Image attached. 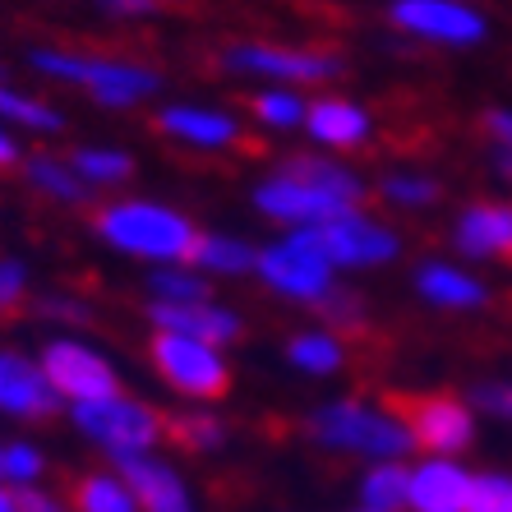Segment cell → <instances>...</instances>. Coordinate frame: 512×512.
Listing matches in <instances>:
<instances>
[{
    "label": "cell",
    "instance_id": "cell-1",
    "mask_svg": "<svg viewBox=\"0 0 512 512\" xmlns=\"http://www.w3.org/2000/svg\"><path fill=\"white\" fill-rule=\"evenodd\" d=\"M360 203H370V176L351 167V157H333L319 148L277 157L250 185L254 217L273 231L323 227Z\"/></svg>",
    "mask_w": 512,
    "mask_h": 512
},
{
    "label": "cell",
    "instance_id": "cell-2",
    "mask_svg": "<svg viewBox=\"0 0 512 512\" xmlns=\"http://www.w3.org/2000/svg\"><path fill=\"white\" fill-rule=\"evenodd\" d=\"M24 65L42 84L70 88V93L88 97L97 111H111V116H130L139 107H157L162 102V70L153 60H139V56L84 51V47H65V42H37V47L24 51Z\"/></svg>",
    "mask_w": 512,
    "mask_h": 512
},
{
    "label": "cell",
    "instance_id": "cell-3",
    "mask_svg": "<svg viewBox=\"0 0 512 512\" xmlns=\"http://www.w3.org/2000/svg\"><path fill=\"white\" fill-rule=\"evenodd\" d=\"M300 434L314 453L342 457V462H411L416 439L406 425L402 406L370 393H333L300 416Z\"/></svg>",
    "mask_w": 512,
    "mask_h": 512
},
{
    "label": "cell",
    "instance_id": "cell-4",
    "mask_svg": "<svg viewBox=\"0 0 512 512\" xmlns=\"http://www.w3.org/2000/svg\"><path fill=\"white\" fill-rule=\"evenodd\" d=\"M93 240L107 254L139 268H162V263H185L199 240V222L185 213L180 203L162 199V194H134L120 190L93 203Z\"/></svg>",
    "mask_w": 512,
    "mask_h": 512
},
{
    "label": "cell",
    "instance_id": "cell-5",
    "mask_svg": "<svg viewBox=\"0 0 512 512\" xmlns=\"http://www.w3.org/2000/svg\"><path fill=\"white\" fill-rule=\"evenodd\" d=\"M60 420L70 425V434L84 443L88 453H97L111 466H125L134 457L167 448V411L157 402H148L143 393H130V388L65 406Z\"/></svg>",
    "mask_w": 512,
    "mask_h": 512
},
{
    "label": "cell",
    "instance_id": "cell-6",
    "mask_svg": "<svg viewBox=\"0 0 512 512\" xmlns=\"http://www.w3.org/2000/svg\"><path fill=\"white\" fill-rule=\"evenodd\" d=\"M217 74H227L236 84H286V88H337L346 74V56L337 47H319V42H273V37H236L222 42L213 56Z\"/></svg>",
    "mask_w": 512,
    "mask_h": 512
},
{
    "label": "cell",
    "instance_id": "cell-7",
    "mask_svg": "<svg viewBox=\"0 0 512 512\" xmlns=\"http://www.w3.org/2000/svg\"><path fill=\"white\" fill-rule=\"evenodd\" d=\"M250 282H259V291L268 300H277V305L314 314L323 300L333 296V286L342 282V273L323 254L319 231L291 227V231H273L268 240H259V259H254Z\"/></svg>",
    "mask_w": 512,
    "mask_h": 512
},
{
    "label": "cell",
    "instance_id": "cell-8",
    "mask_svg": "<svg viewBox=\"0 0 512 512\" xmlns=\"http://www.w3.org/2000/svg\"><path fill=\"white\" fill-rule=\"evenodd\" d=\"M143 360L180 406H217L227 402L236 388V370H231V351L199 337L180 333H148L143 342Z\"/></svg>",
    "mask_w": 512,
    "mask_h": 512
},
{
    "label": "cell",
    "instance_id": "cell-9",
    "mask_svg": "<svg viewBox=\"0 0 512 512\" xmlns=\"http://www.w3.org/2000/svg\"><path fill=\"white\" fill-rule=\"evenodd\" d=\"M153 130L176 153L194 157H236L250 143V120L240 107L227 102H203V97H171L153 107Z\"/></svg>",
    "mask_w": 512,
    "mask_h": 512
},
{
    "label": "cell",
    "instance_id": "cell-10",
    "mask_svg": "<svg viewBox=\"0 0 512 512\" xmlns=\"http://www.w3.org/2000/svg\"><path fill=\"white\" fill-rule=\"evenodd\" d=\"M383 19L411 47L429 51H476L494 33L476 0H383Z\"/></svg>",
    "mask_w": 512,
    "mask_h": 512
},
{
    "label": "cell",
    "instance_id": "cell-11",
    "mask_svg": "<svg viewBox=\"0 0 512 512\" xmlns=\"http://www.w3.org/2000/svg\"><path fill=\"white\" fill-rule=\"evenodd\" d=\"M319 245L333 259V268L342 277H365V273H388L406 259V236L388 213H374L370 203H360L351 213L323 222Z\"/></svg>",
    "mask_w": 512,
    "mask_h": 512
},
{
    "label": "cell",
    "instance_id": "cell-12",
    "mask_svg": "<svg viewBox=\"0 0 512 512\" xmlns=\"http://www.w3.org/2000/svg\"><path fill=\"white\" fill-rule=\"evenodd\" d=\"M37 365L47 374V383L56 388V397L65 406L74 402H93L125 388L120 360L107 346H97L88 333H47L37 346Z\"/></svg>",
    "mask_w": 512,
    "mask_h": 512
},
{
    "label": "cell",
    "instance_id": "cell-13",
    "mask_svg": "<svg viewBox=\"0 0 512 512\" xmlns=\"http://www.w3.org/2000/svg\"><path fill=\"white\" fill-rule=\"evenodd\" d=\"M402 416L411 425L416 453H434V457H466L480 439V416L476 406L466 402V393H411L402 402Z\"/></svg>",
    "mask_w": 512,
    "mask_h": 512
},
{
    "label": "cell",
    "instance_id": "cell-14",
    "mask_svg": "<svg viewBox=\"0 0 512 512\" xmlns=\"http://www.w3.org/2000/svg\"><path fill=\"white\" fill-rule=\"evenodd\" d=\"M305 143L319 153L333 157H356L360 148H370L379 134V116L370 111V102L342 93V88H319L310 93V111H305Z\"/></svg>",
    "mask_w": 512,
    "mask_h": 512
},
{
    "label": "cell",
    "instance_id": "cell-15",
    "mask_svg": "<svg viewBox=\"0 0 512 512\" xmlns=\"http://www.w3.org/2000/svg\"><path fill=\"white\" fill-rule=\"evenodd\" d=\"M65 416V402L47 383L37 351L0 342V420L10 425H51Z\"/></svg>",
    "mask_w": 512,
    "mask_h": 512
},
{
    "label": "cell",
    "instance_id": "cell-16",
    "mask_svg": "<svg viewBox=\"0 0 512 512\" xmlns=\"http://www.w3.org/2000/svg\"><path fill=\"white\" fill-rule=\"evenodd\" d=\"M411 296L434 314H480L494 305V286L453 254H425L411 268Z\"/></svg>",
    "mask_w": 512,
    "mask_h": 512
},
{
    "label": "cell",
    "instance_id": "cell-17",
    "mask_svg": "<svg viewBox=\"0 0 512 512\" xmlns=\"http://www.w3.org/2000/svg\"><path fill=\"white\" fill-rule=\"evenodd\" d=\"M448 250H453V259L471 263V268L512 263V194L462 203L448 217Z\"/></svg>",
    "mask_w": 512,
    "mask_h": 512
},
{
    "label": "cell",
    "instance_id": "cell-18",
    "mask_svg": "<svg viewBox=\"0 0 512 512\" xmlns=\"http://www.w3.org/2000/svg\"><path fill=\"white\" fill-rule=\"evenodd\" d=\"M143 323L148 333H180V337H199L213 346H240L250 333V319L240 305L231 300H190V305H143Z\"/></svg>",
    "mask_w": 512,
    "mask_h": 512
},
{
    "label": "cell",
    "instance_id": "cell-19",
    "mask_svg": "<svg viewBox=\"0 0 512 512\" xmlns=\"http://www.w3.org/2000/svg\"><path fill=\"white\" fill-rule=\"evenodd\" d=\"M471 471L466 457L416 453L406 462V512H466Z\"/></svg>",
    "mask_w": 512,
    "mask_h": 512
},
{
    "label": "cell",
    "instance_id": "cell-20",
    "mask_svg": "<svg viewBox=\"0 0 512 512\" xmlns=\"http://www.w3.org/2000/svg\"><path fill=\"white\" fill-rule=\"evenodd\" d=\"M120 471H125L134 499H139V512H203L194 480L185 476V466L171 462L167 453L134 457V462H125Z\"/></svg>",
    "mask_w": 512,
    "mask_h": 512
},
{
    "label": "cell",
    "instance_id": "cell-21",
    "mask_svg": "<svg viewBox=\"0 0 512 512\" xmlns=\"http://www.w3.org/2000/svg\"><path fill=\"white\" fill-rule=\"evenodd\" d=\"M282 360L286 370L300 374V379L310 383H333L342 379L346 370H351V337L333 333L328 323H300V328H291L282 342Z\"/></svg>",
    "mask_w": 512,
    "mask_h": 512
},
{
    "label": "cell",
    "instance_id": "cell-22",
    "mask_svg": "<svg viewBox=\"0 0 512 512\" xmlns=\"http://www.w3.org/2000/svg\"><path fill=\"white\" fill-rule=\"evenodd\" d=\"M19 180H24V190L33 199L51 203V208H65V213H84V208L97 203V194L70 167V157L51 153V148H28L24 162H19Z\"/></svg>",
    "mask_w": 512,
    "mask_h": 512
},
{
    "label": "cell",
    "instance_id": "cell-23",
    "mask_svg": "<svg viewBox=\"0 0 512 512\" xmlns=\"http://www.w3.org/2000/svg\"><path fill=\"white\" fill-rule=\"evenodd\" d=\"M65 157H70V167L79 171V180H84L97 199L130 190L134 176H139V157H134L130 143H120V139H84V143H74Z\"/></svg>",
    "mask_w": 512,
    "mask_h": 512
},
{
    "label": "cell",
    "instance_id": "cell-24",
    "mask_svg": "<svg viewBox=\"0 0 512 512\" xmlns=\"http://www.w3.org/2000/svg\"><path fill=\"white\" fill-rule=\"evenodd\" d=\"M0 125L14 130L19 139H60L70 130V116L60 102H51L47 93H33V88L14 84V79H0Z\"/></svg>",
    "mask_w": 512,
    "mask_h": 512
},
{
    "label": "cell",
    "instance_id": "cell-25",
    "mask_svg": "<svg viewBox=\"0 0 512 512\" xmlns=\"http://www.w3.org/2000/svg\"><path fill=\"white\" fill-rule=\"evenodd\" d=\"M254 259H259V240L240 236V231H213V227L199 231L194 254H190V263L213 286H222V282H250V277H254Z\"/></svg>",
    "mask_w": 512,
    "mask_h": 512
},
{
    "label": "cell",
    "instance_id": "cell-26",
    "mask_svg": "<svg viewBox=\"0 0 512 512\" xmlns=\"http://www.w3.org/2000/svg\"><path fill=\"white\" fill-rule=\"evenodd\" d=\"M370 194L393 217H425L443 203V180L425 167H388L370 180Z\"/></svg>",
    "mask_w": 512,
    "mask_h": 512
},
{
    "label": "cell",
    "instance_id": "cell-27",
    "mask_svg": "<svg viewBox=\"0 0 512 512\" xmlns=\"http://www.w3.org/2000/svg\"><path fill=\"white\" fill-rule=\"evenodd\" d=\"M245 120L250 130L263 134H300L305 130V111H310V93L286 84H254L245 93Z\"/></svg>",
    "mask_w": 512,
    "mask_h": 512
},
{
    "label": "cell",
    "instance_id": "cell-28",
    "mask_svg": "<svg viewBox=\"0 0 512 512\" xmlns=\"http://www.w3.org/2000/svg\"><path fill=\"white\" fill-rule=\"evenodd\" d=\"M236 429L231 420L217 411V406H180V411H167V443L185 448L194 457H217L227 453Z\"/></svg>",
    "mask_w": 512,
    "mask_h": 512
},
{
    "label": "cell",
    "instance_id": "cell-29",
    "mask_svg": "<svg viewBox=\"0 0 512 512\" xmlns=\"http://www.w3.org/2000/svg\"><path fill=\"white\" fill-rule=\"evenodd\" d=\"M70 508L74 512H139V499H134L130 480L125 471L111 462H97V466H84L70 485Z\"/></svg>",
    "mask_w": 512,
    "mask_h": 512
},
{
    "label": "cell",
    "instance_id": "cell-30",
    "mask_svg": "<svg viewBox=\"0 0 512 512\" xmlns=\"http://www.w3.org/2000/svg\"><path fill=\"white\" fill-rule=\"evenodd\" d=\"M42 328L51 333H88L97 323V305L93 296L74 291V286H47V291H33V305H28Z\"/></svg>",
    "mask_w": 512,
    "mask_h": 512
},
{
    "label": "cell",
    "instance_id": "cell-31",
    "mask_svg": "<svg viewBox=\"0 0 512 512\" xmlns=\"http://www.w3.org/2000/svg\"><path fill=\"white\" fill-rule=\"evenodd\" d=\"M217 296V286L185 263H162V268H143V305H190V300Z\"/></svg>",
    "mask_w": 512,
    "mask_h": 512
},
{
    "label": "cell",
    "instance_id": "cell-32",
    "mask_svg": "<svg viewBox=\"0 0 512 512\" xmlns=\"http://www.w3.org/2000/svg\"><path fill=\"white\" fill-rule=\"evenodd\" d=\"M47 476H51L47 443H37L33 434H10V439H0V480H5L14 494L47 485Z\"/></svg>",
    "mask_w": 512,
    "mask_h": 512
},
{
    "label": "cell",
    "instance_id": "cell-33",
    "mask_svg": "<svg viewBox=\"0 0 512 512\" xmlns=\"http://www.w3.org/2000/svg\"><path fill=\"white\" fill-rule=\"evenodd\" d=\"M356 508L406 512V462H365L356 471Z\"/></svg>",
    "mask_w": 512,
    "mask_h": 512
},
{
    "label": "cell",
    "instance_id": "cell-34",
    "mask_svg": "<svg viewBox=\"0 0 512 512\" xmlns=\"http://www.w3.org/2000/svg\"><path fill=\"white\" fill-rule=\"evenodd\" d=\"M314 319L328 323V328H333V333H342V337H356V333H365V328H370V300H365V291H356V286H351V277H342V282L333 286V296L314 310Z\"/></svg>",
    "mask_w": 512,
    "mask_h": 512
},
{
    "label": "cell",
    "instance_id": "cell-35",
    "mask_svg": "<svg viewBox=\"0 0 512 512\" xmlns=\"http://www.w3.org/2000/svg\"><path fill=\"white\" fill-rule=\"evenodd\" d=\"M466 512H512V466H480V471H471Z\"/></svg>",
    "mask_w": 512,
    "mask_h": 512
},
{
    "label": "cell",
    "instance_id": "cell-36",
    "mask_svg": "<svg viewBox=\"0 0 512 512\" xmlns=\"http://www.w3.org/2000/svg\"><path fill=\"white\" fill-rule=\"evenodd\" d=\"M33 305V263L24 254H0V319Z\"/></svg>",
    "mask_w": 512,
    "mask_h": 512
},
{
    "label": "cell",
    "instance_id": "cell-37",
    "mask_svg": "<svg viewBox=\"0 0 512 512\" xmlns=\"http://www.w3.org/2000/svg\"><path fill=\"white\" fill-rule=\"evenodd\" d=\"M466 402L476 406L480 420H494V425H512V379L508 374H489L466 388Z\"/></svg>",
    "mask_w": 512,
    "mask_h": 512
},
{
    "label": "cell",
    "instance_id": "cell-38",
    "mask_svg": "<svg viewBox=\"0 0 512 512\" xmlns=\"http://www.w3.org/2000/svg\"><path fill=\"white\" fill-rule=\"evenodd\" d=\"M88 10L111 19V24H148L167 10V0H88Z\"/></svg>",
    "mask_w": 512,
    "mask_h": 512
},
{
    "label": "cell",
    "instance_id": "cell-39",
    "mask_svg": "<svg viewBox=\"0 0 512 512\" xmlns=\"http://www.w3.org/2000/svg\"><path fill=\"white\" fill-rule=\"evenodd\" d=\"M480 134H485V143L512 148V107L508 102H494V107L480 111Z\"/></svg>",
    "mask_w": 512,
    "mask_h": 512
},
{
    "label": "cell",
    "instance_id": "cell-40",
    "mask_svg": "<svg viewBox=\"0 0 512 512\" xmlns=\"http://www.w3.org/2000/svg\"><path fill=\"white\" fill-rule=\"evenodd\" d=\"M19 512H74V508L60 489L37 485V489H24V494H19Z\"/></svg>",
    "mask_w": 512,
    "mask_h": 512
},
{
    "label": "cell",
    "instance_id": "cell-41",
    "mask_svg": "<svg viewBox=\"0 0 512 512\" xmlns=\"http://www.w3.org/2000/svg\"><path fill=\"white\" fill-rule=\"evenodd\" d=\"M24 153H28L24 139H19L14 130H5V125H0V176H5V171H19Z\"/></svg>",
    "mask_w": 512,
    "mask_h": 512
},
{
    "label": "cell",
    "instance_id": "cell-42",
    "mask_svg": "<svg viewBox=\"0 0 512 512\" xmlns=\"http://www.w3.org/2000/svg\"><path fill=\"white\" fill-rule=\"evenodd\" d=\"M485 167H489V176L499 180V185H508V190H512V148L489 143V148H485Z\"/></svg>",
    "mask_w": 512,
    "mask_h": 512
},
{
    "label": "cell",
    "instance_id": "cell-43",
    "mask_svg": "<svg viewBox=\"0 0 512 512\" xmlns=\"http://www.w3.org/2000/svg\"><path fill=\"white\" fill-rule=\"evenodd\" d=\"M0 512H19V494H14L5 480H0Z\"/></svg>",
    "mask_w": 512,
    "mask_h": 512
},
{
    "label": "cell",
    "instance_id": "cell-44",
    "mask_svg": "<svg viewBox=\"0 0 512 512\" xmlns=\"http://www.w3.org/2000/svg\"><path fill=\"white\" fill-rule=\"evenodd\" d=\"M0 79H10V65H5V60H0Z\"/></svg>",
    "mask_w": 512,
    "mask_h": 512
},
{
    "label": "cell",
    "instance_id": "cell-45",
    "mask_svg": "<svg viewBox=\"0 0 512 512\" xmlns=\"http://www.w3.org/2000/svg\"><path fill=\"white\" fill-rule=\"evenodd\" d=\"M346 512H370V508H356V503H351V508H346Z\"/></svg>",
    "mask_w": 512,
    "mask_h": 512
}]
</instances>
